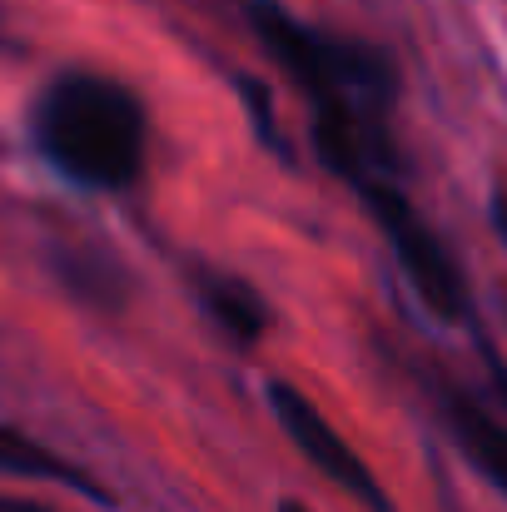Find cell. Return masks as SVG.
<instances>
[{
  "mask_svg": "<svg viewBox=\"0 0 507 512\" xmlns=\"http://www.w3.org/2000/svg\"><path fill=\"white\" fill-rule=\"evenodd\" d=\"M264 398H269L279 428L289 433V443L334 483L338 493H348L358 508H368V512H393V498L378 488V478L368 473V463L348 448V438L314 408L309 393H299L289 378H269V383H264Z\"/></svg>",
  "mask_w": 507,
  "mask_h": 512,
  "instance_id": "obj_4",
  "label": "cell"
},
{
  "mask_svg": "<svg viewBox=\"0 0 507 512\" xmlns=\"http://www.w3.org/2000/svg\"><path fill=\"white\" fill-rule=\"evenodd\" d=\"M194 289H199V304L204 314L239 343V348H254L269 329V309L264 299L244 284V279H229V274H209V269H194Z\"/></svg>",
  "mask_w": 507,
  "mask_h": 512,
  "instance_id": "obj_7",
  "label": "cell"
},
{
  "mask_svg": "<svg viewBox=\"0 0 507 512\" xmlns=\"http://www.w3.org/2000/svg\"><path fill=\"white\" fill-rule=\"evenodd\" d=\"M443 418L458 438V453L507 498V423H498L483 403L458 388H443Z\"/></svg>",
  "mask_w": 507,
  "mask_h": 512,
  "instance_id": "obj_5",
  "label": "cell"
},
{
  "mask_svg": "<svg viewBox=\"0 0 507 512\" xmlns=\"http://www.w3.org/2000/svg\"><path fill=\"white\" fill-rule=\"evenodd\" d=\"M244 100H249V110H254L259 140H264V145H274V150L289 160V150H284V140H279V130H274V105H269V90H264L259 80H244Z\"/></svg>",
  "mask_w": 507,
  "mask_h": 512,
  "instance_id": "obj_8",
  "label": "cell"
},
{
  "mask_svg": "<svg viewBox=\"0 0 507 512\" xmlns=\"http://www.w3.org/2000/svg\"><path fill=\"white\" fill-rule=\"evenodd\" d=\"M0 473H5V478H25V483H60V488H75V493L95 498V503H110V493H105L90 473H80V468L65 463L55 448L35 443L30 433H20V428L5 423V418H0Z\"/></svg>",
  "mask_w": 507,
  "mask_h": 512,
  "instance_id": "obj_6",
  "label": "cell"
},
{
  "mask_svg": "<svg viewBox=\"0 0 507 512\" xmlns=\"http://www.w3.org/2000/svg\"><path fill=\"white\" fill-rule=\"evenodd\" d=\"M40 155L80 189H130L145 174L150 115L140 95L110 75L65 70L55 75L30 115Z\"/></svg>",
  "mask_w": 507,
  "mask_h": 512,
  "instance_id": "obj_1",
  "label": "cell"
},
{
  "mask_svg": "<svg viewBox=\"0 0 507 512\" xmlns=\"http://www.w3.org/2000/svg\"><path fill=\"white\" fill-rule=\"evenodd\" d=\"M249 25L264 40V50L294 75V85L314 100V115H334V120L383 130L393 95H398V80H393V65H388L383 50L334 40V35L294 20L274 0H254Z\"/></svg>",
  "mask_w": 507,
  "mask_h": 512,
  "instance_id": "obj_2",
  "label": "cell"
},
{
  "mask_svg": "<svg viewBox=\"0 0 507 512\" xmlns=\"http://www.w3.org/2000/svg\"><path fill=\"white\" fill-rule=\"evenodd\" d=\"M373 224L383 229L398 269L413 279L418 299L428 304V314H438L443 324H463L468 319V284L453 264V254L443 249V239L428 229V219L408 204V194L398 189V179H373L368 189H358Z\"/></svg>",
  "mask_w": 507,
  "mask_h": 512,
  "instance_id": "obj_3",
  "label": "cell"
},
{
  "mask_svg": "<svg viewBox=\"0 0 507 512\" xmlns=\"http://www.w3.org/2000/svg\"><path fill=\"white\" fill-rule=\"evenodd\" d=\"M488 219H493V229H498V239L507 244V189H498L493 199H488Z\"/></svg>",
  "mask_w": 507,
  "mask_h": 512,
  "instance_id": "obj_9",
  "label": "cell"
},
{
  "mask_svg": "<svg viewBox=\"0 0 507 512\" xmlns=\"http://www.w3.org/2000/svg\"><path fill=\"white\" fill-rule=\"evenodd\" d=\"M274 512H309V508H304V503H294V498H284V503H279Z\"/></svg>",
  "mask_w": 507,
  "mask_h": 512,
  "instance_id": "obj_11",
  "label": "cell"
},
{
  "mask_svg": "<svg viewBox=\"0 0 507 512\" xmlns=\"http://www.w3.org/2000/svg\"><path fill=\"white\" fill-rule=\"evenodd\" d=\"M0 512H50V508H40L30 498H15V493H0Z\"/></svg>",
  "mask_w": 507,
  "mask_h": 512,
  "instance_id": "obj_10",
  "label": "cell"
}]
</instances>
